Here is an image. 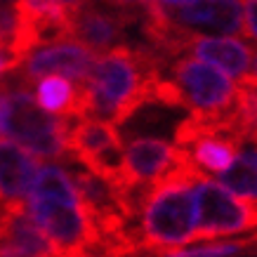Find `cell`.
<instances>
[{
	"mask_svg": "<svg viewBox=\"0 0 257 257\" xmlns=\"http://www.w3.org/2000/svg\"><path fill=\"white\" fill-rule=\"evenodd\" d=\"M165 69L168 64L144 45H118L99 55L83 85V118H99L120 127L151 94Z\"/></svg>",
	"mask_w": 257,
	"mask_h": 257,
	"instance_id": "obj_1",
	"label": "cell"
},
{
	"mask_svg": "<svg viewBox=\"0 0 257 257\" xmlns=\"http://www.w3.org/2000/svg\"><path fill=\"white\" fill-rule=\"evenodd\" d=\"M24 212L38 224L59 257H90V252H97L99 234L69 168L55 161L40 165Z\"/></svg>",
	"mask_w": 257,
	"mask_h": 257,
	"instance_id": "obj_2",
	"label": "cell"
},
{
	"mask_svg": "<svg viewBox=\"0 0 257 257\" xmlns=\"http://www.w3.org/2000/svg\"><path fill=\"white\" fill-rule=\"evenodd\" d=\"M182 149V147H179ZM203 170L182 149L179 161L168 175L151 184L140 212V245L144 250H168L194 243L198 229L196 210V182Z\"/></svg>",
	"mask_w": 257,
	"mask_h": 257,
	"instance_id": "obj_3",
	"label": "cell"
},
{
	"mask_svg": "<svg viewBox=\"0 0 257 257\" xmlns=\"http://www.w3.org/2000/svg\"><path fill=\"white\" fill-rule=\"evenodd\" d=\"M15 80H8V109L3 120V137L29 149L33 156L45 161H71L69 133L73 118H62L40 109L29 83L12 71Z\"/></svg>",
	"mask_w": 257,
	"mask_h": 257,
	"instance_id": "obj_4",
	"label": "cell"
},
{
	"mask_svg": "<svg viewBox=\"0 0 257 257\" xmlns=\"http://www.w3.org/2000/svg\"><path fill=\"white\" fill-rule=\"evenodd\" d=\"M165 71H170L168 78L179 87L184 109L205 118L229 116L236 101L238 85H234V80L224 71L187 55L172 59Z\"/></svg>",
	"mask_w": 257,
	"mask_h": 257,
	"instance_id": "obj_5",
	"label": "cell"
},
{
	"mask_svg": "<svg viewBox=\"0 0 257 257\" xmlns=\"http://www.w3.org/2000/svg\"><path fill=\"white\" fill-rule=\"evenodd\" d=\"M69 158L116 187L123 175V137L118 127L99 118H73Z\"/></svg>",
	"mask_w": 257,
	"mask_h": 257,
	"instance_id": "obj_6",
	"label": "cell"
},
{
	"mask_svg": "<svg viewBox=\"0 0 257 257\" xmlns=\"http://www.w3.org/2000/svg\"><path fill=\"white\" fill-rule=\"evenodd\" d=\"M196 210L198 229L194 241H215L219 236L241 234L257 226V208L241 201L208 175H201L196 182Z\"/></svg>",
	"mask_w": 257,
	"mask_h": 257,
	"instance_id": "obj_7",
	"label": "cell"
},
{
	"mask_svg": "<svg viewBox=\"0 0 257 257\" xmlns=\"http://www.w3.org/2000/svg\"><path fill=\"white\" fill-rule=\"evenodd\" d=\"M97 57H99L97 52H92L90 47H85L76 38L62 36V38L47 40V43H40L33 50H29L15 71L29 85L43 76H64L78 85H85Z\"/></svg>",
	"mask_w": 257,
	"mask_h": 257,
	"instance_id": "obj_8",
	"label": "cell"
},
{
	"mask_svg": "<svg viewBox=\"0 0 257 257\" xmlns=\"http://www.w3.org/2000/svg\"><path fill=\"white\" fill-rule=\"evenodd\" d=\"M144 10H123L104 0H90L69 17V36L104 55L118 45H125L127 31L142 24Z\"/></svg>",
	"mask_w": 257,
	"mask_h": 257,
	"instance_id": "obj_9",
	"label": "cell"
},
{
	"mask_svg": "<svg viewBox=\"0 0 257 257\" xmlns=\"http://www.w3.org/2000/svg\"><path fill=\"white\" fill-rule=\"evenodd\" d=\"M161 12L172 29L189 36H236L243 31V0H194L182 8H161Z\"/></svg>",
	"mask_w": 257,
	"mask_h": 257,
	"instance_id": "obj_10",
	"label": "cell"
},
{
	"mask_svg": "<svg viewBox=\"0 0 257 257\" xmlns=\"http://www.w3.org/2000/svg\"><path fill=\"white\" fill-rule=\"evenodd\" d=\"M182 149L158 137H133L123 147V175L116 187H151L172 170Z\"/></svg>",
	"mask_w": 257,
	"mask_h": 257,
	"instance_id": "obj_11",
	"label": "cell"
},
{
	"mask_svg": "<svg viewBox=\"0 0 257 257\" xmlns=\"http://www.w3.org/2000/svg\"><path fill=\"white\" fill-rule=\"evenodd\" d=\"M40 172V161L29 149L12 140H0V205L8 210H24V203Z\"/></svg>",
	"mask_w": 257,
	"mask_h": 257,
	"instance_id": "obj_12",
	"label": "cell"
},
{
	"mask_svg": "<svg viewBox=\"0 0 257 257\" xmlns=\"http://www.w3.org/2000/svg\"><path fill=\"white\" fill-rule=\"evenodd\" d=\"M187 52L217 66L229 78L241 80L252 69V47L231 36H189L184 43V55Z\"/></svg>",
	"mask_w": 257,
	"mask_h": 257,
	"instance_id": "obj_13",
	"label": "cell"
},
{
	"mask_svg": "<svg viewBox=\"0 0 257 257\" xmlns=\"http://www.w3.org/2000/svg\"><path fill=\"white\" fill-rule=\"evenodd\" d=\"M0 257H59L47 236L24 210H10L0 231Z\"/></svg>",
	"mask_w": 257,
	"mask_h": 257,
	"instance_id": "obj_14",
	"label": "cell"
},
{
	"mask_svg": "<svg viewBox=\"0 0 257 257\" xmlns=\"http://www.w3.org/2000/svg\"><path fill=\"white\" fill-rule=\"evenodd\" d=\"M40 109L62 118H83V85L64 76H43L33 83Z\"/></svg>",
	"mask_w": 257,
	"mask_h": 257,
	"instance_id": "obj_15",
	"label": "cell"
},
{
	"mask_svg": "<svg viewBox=\"0 0 257 257\" xmlns=\"http://www.w3.org/2000/svg\"><path fill=\"white\" fill-rule=\"evenodd\" d=\"M226 127L241 147L257 144V80L250 73L238 80V92L226 116Z\"/></svg>",
	"mask_w": 257,
	"mask_h": 257,
	"instance_id": "obj_16",
	"label": "cell"
},
{
	"mask_svg": "<svg viewBox=\"0 0 257 257\" xmlns=\"http://www.w3.org/2000/svg\"><path fill=\"white\" fill-rule=\"evenodd\" d=\"M238 149H241V144L234 137L222 133H212V135H203L196 142H191L187 147V151L196 168L219 175V172H224L236 161Z\"/></svg>",
	"mask_w": 257,
	"mask_h": 257,
	"instance_id": "obj_17",
	"label": "cell"
},
{
	"mask_svg": "<svg viewBox=\"0 0 257 257\" xmlns=\"http://www.w3.org/2000/svg\"><path fill=\"white\" fill-rule=\"evenodd\" d=\"M219 184L226 187L241 201L257 208V144L243 149L224 172H219Z\"/></svg>",
	"mask_w": 257,
	"mask_h": 257,
	"instance_id": "obj_18",
	"label": "cell"
},
{
	"mask_svg": "<svg viewBox=\"0 0 257 257\" xmlns=\"http://www.w3.org/2000/svg\"><path fill=\"white\" fill-rule=\"evenodd\" d=\"M243 245H252V241H243V243H212L208 241L205 245L198 248H168V250H158V257H229L238 252Z\"/></svg>",
	"mask_w": 257,
	"mask_h": 257,
	"instance_id": "obj_19",
	"label": "cell"
},
{
	"mask_svg": "<svg viewBox=\"0 0 257 257\" xmlns=\"http://www.w3.org/2000/svg\"><path fill=\"white\" fill-rule=\"evenodd\" d=\"M243 31L257 40V0H243Z\"/></svg>",
	"mask_w": 257,
	"mask_h": 257,
	"instance_id": "obj_20",
	"label": "cell"
},
{
	"mask_svg": "<svg viewBox=\"0 0 257 257\" xmlns=\"http://www.w3.org/2000/svg\"><path fill=\"white\" fill-rule=\"evenodd\" d=\"M19 64H17V59H15V55L10 52V47H8V43L0 38V80L3 78H8L10 73L17 69Z\"/></svg>",
	"mask_w": 257,
	"mask_h": 257,
	"instance_id": "obj_21",
	"label": "cell"
},
{
	"mask_svg": "<svg viewBox=\"0 0 257 257\" xmlns=\"http://www.w3.org/2000/svg\"><path fill=\"white\" fill-rule=\"evenodd\" d=\"M104 3L116 5V8H123V10H144L151 0H104Z\"/></svg>",
	"mask_w": 257,
	"mask_h": 257,
	"instance_id": "obj_22",
	"label": "cell"
},
{
	"mask_svg": "<svg viewBox=\"0 0 257 257\" xmlns=\"http://www.w3.org/2000/svg\"><path fill=\"white\" fill-rule=\"evenodd\" d=\"M52 3H55V5H59V8H62L64 12L71 17L76 10H80L85 3H90V0H52Z\"/></svg>",
	"mask_w": 257,
	"mask_h": 257,
	"instance_id": "obj_23",
	"label": "cell"
},
{
	"mask_svg": "<svg viewBox=\"0 0 257 257\" xmlns=\"http://www.w3.org/2000/svg\"><path fill=\"white\" fill-rule=\"evenodd\" d=\"M154 3L161 5V8H182V5H189L194 0H154Z\"/></svg>",
	"mask_w": 257,
	"mask_h": 257,
	"instance_id": "obj_24",
	"label": "cell"
},
{
	"mask_svg": "<svg viewBox=\"0 0 257 257\" xmlns=\"http://www.w3.org/2000/svg\"><path fill=\"white\" fill-rule=\"evenodd\" d=\"M250 76H252V78L257 80V55L252 57V71H250Z\"/></svg>",
	"mask_w": 257,
	"mask_h": 257,
	"instance_id": "obj_25",
	"label": "cell"
},
{
	"mask_svg": "<svg viewBox=\"0 0 257 257\" xmlns=\"http://www.w3.org/2000/svg\"><path fill=\"white\" fill-rule=\"evenodd\" d=\"M0 3H8V5H19V3H26V0H0Z\"/></svg>",
	"mask_w": 257,
	"mask_h": 257,
	"instance_id": "obj_26",
	"label": "cell"
}]
</instances>
